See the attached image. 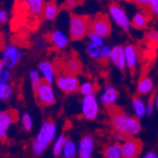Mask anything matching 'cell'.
<instances>
[{
	"label": "cell",
	"mask_w": 158,
	"mask_h": 158,
	"mask_svg": "<svg viewBox=\"0 0 158 158\" xmlns=\"http://www.w3.org/2000/svg\"><path fill=\"white\" fill-rule=\"evenodd\" d=\"M66 139L67 138H66L65 135L64 134H62V135H60L58 137H57L54 140V144H53V148H52V152H53V154H54L55 157H58V156L62 155Z\"/></svg>",
	"instance_id": "obj_25"
},
{
	"label": "cell",
	"mask_w": 158,
	"mask_h": 158,
	"mask_svg": "<svg viewBox=\"0 0 158 158\" xmlns=\"http://www.w3.org/2000/svg\"><path fill=\"white\" fill-rule=\"evenodd\" d=\"M62 155L63 158H77L78 145H76V143L72 139H66Z\"/></svg>",
	"instance_id": "obj_23"
},
{
	"label": "cell",
	"mask_w": 158,
	"mask_h": 158,
	"mask_svg": "<svg viewBox=\"0 0 158 158\" xmlns=\"http://www.w3.org/2000/svg\"><path fill=\"white\" fill-rule=\"evenodd\" d=\"M112 48L108 45H103L100 48V58L99 60L102 61H107L110 59V55H111Z\"/></svg>",
	"instance_id": "obj_34"
},
{
	"label": "cell",
	"mask_w": 158,
	"mask_h": 158,
	"mask_svg": "<svg viewBox=\"0 0 158 158\" xmlns=\"http://www.w3.org/2000/svg\"><path fill=\"white\" fill-rule=\"evenodd\" d=\"M148 16L144 11L135 12L131 19V27L135 30H144L148 26Z\"/></svg>",
	"instance_id": "obj_21"
},
{
	"label": "cell",
	"mask_w": 158,
	"mask_h": 158,
	"mask_svg": "<svg viewBox=\"0 0 158 158\" xmlns=\"http://www.w3.org/2000/svg\"><path fill=\"white\" fill-rule=\"evenodd\" d=\"M96 148V139L92 135L82 136L78 144L79 158H93Z\"/></svg>",
	"instance_id": "obj_11"
},
{
	"label": "cell",
	"mask_w": 158,
	"mask_h": 158,
	"mask_svg": "<svg viewBox=\"0 0 158 158\" xmlns=\"http://www.w3.org/2000/svg\"><path fill=\"white\" fill-rule=\"evenodd\" d=\"M109 60L114 67H117L119 71H121V72H124L125 69L127 68L124 47L114 46V48H112V51H111Z\"/></svg>",
	"instance_id": "obj_14"
},
{
	"label": "cell",
	"mask_w": 158,
	"mask_h": 158,
	"mask_svg": "<svg viewBox=\"0 0 158 158\" xmlns=\"http://www.w3.org/2000/svg\"><path fill=\"white\" fill-rule=\"evenodd\" d=\"M85 51L91 59L99 60V58H100V48L96 47V46L90 44V43H88L87 46H86Z\"/></svg>",
	"instance_id": "obj_30"
},
{
	"label": "cell",
	"mask_w": 158,
	"mask_h": 158,
	"mask_svg": "<svg viewBox=\"0 0 158 158\" xmlns=\"http://www.w3.org/2000/svg\"><path fill=\"white\" fill-rule=\"evenodd\" d=\"M88 39H89V43L96 47H98V48H102L104 44V38H102V36H99L94 32H91L88 34Z\"/></svg>",
	"instance_id": "obj_32"
},
{
	"label": "cell",
	"mask_w": 158,
	"mask_h": 158,
	"mask_svg": "<svg viewBox=\"0 0 158 158\" xmlns=\"http://www.w3.org/2000/svg\"><path fill=\"white\" fill-rule=\"evenodd\" d=\"M132 109L135 114V117L138 119L143 118L147 116V105L146 102L139 96H135L131 102Z\"/></svg>",
	"instance_id": "obj_18"
},
{
	"label": "cell",
	"mask_w": 158,
	"mask_h": 158,
	"mask_svg": "<svg viewBox=\"0 0 158 158\" xmlns=\"http://www.w3.org/2000/svg\"><path fill=\"white\" fill-rule=\"evenodd\" d=\"M149 9L154 16L158 17V0H151Z\"/></svg>",
	"instance_id": "obj_37"
},
{
	"label": "cell",
	"mask_w": 158,
	"mask_h": 158,
	"mask_svg": "<svg viewBox=\"0 0 158 158\" xmlns=\"http://www.w3.org/2000/svg\"><path fill=\"white\" fill-rule=\"evenodd\" d=\"M30 80H31V87L33 89L34 92L37 91V89L39 88V86L41 85V83L43 82L42 77L39 73L38 70H31L30 72Z\"/></svg>",
	"instance_id": "obj_28"
},
{
	"label": "cell",
	"mask_w": 158,
	"mask_h": 158,
	"mask_svg": "<svg viewBox=\"0 0 158 158\" xmlns=\"http://www.w3.org/2000/svg\"><path fill=\"white\" fill-rule=\"evenodd\" d=\"M147 105V116H152L153 114V111L155 109V104H154V96L152 95L151 98H149L148 102L146 103Z\"/></svg>",
	"instance_id": "obj_36"
},
{
	"label": "cell",
	"mask_w": 158,
	"mask_h": 158,
	"mask_svg": "<svg viewBox=\"0 0 158 158\" xmlns=\"http://www.w3.org/2000/svg\"><path fill=\"white\" fill-rule=\"evenodd\" d=\"M91 19L85 15L71 13L69 18V38L72 41H81L90 33Z\"/></svg>",
	"instance_id": "obj_3"
},
{
	"label": "cell",
	"mask_w": 158,
	"mask_h": 158,
	"mask_svg": "<svg viewBox=\"0 0 158 158\" xmlns=\"http://www.w3.org/2000/svg\"><path fill=\"white\" fill-rule=\"evenodd\" d=\"M21 123L22 126L24 128V130L27 132H30L32 130V127H33V121H32V118L31 116L28 113H24L22 114V118H21Z\"/></svg>",
	"instance_id": "obj_31"
},
{
	"label": "cell",
	"mask_w": 158,
	"mask_h": 158,
	"mask_svg": "<svg viewBox=\"0 0 158 158\" xmlns=\"http://www.w3.org/2000/svg\"><path fill=\"white\" fill-rule=\"evenodd\" d=\"M95 84L92 81H84L80 85L79 92L83 96V97H87L91 95H95Z\"/></svg>",
	"instance_id": "obj_27"
},
{
	"label": "cell",
	"mask_w": 158,
	"mask_h": 158,
	"mask_svg": "<svg viewBox=\"0 0 158 158\" xmlns=\"http://www.w3.org/2000/svg\"><path fill=\"white\" fill-rule=\"evenodd\" d=\"M81 111L82 117L87 120H95L99 113V102L96 95L83 97L81 103Z\"/></svg>",
	"instance_id": "obj_7"
},
{
	"label": "cell",
	"mask_w": 158,
	"mask_h": 158,
	"mask_svg": "<svg viewBox=\"0 0 158 158\" xmlns=\"http://www.w3.org/2000/svg\"><path fill=\"white\" fill-rule=\"evenodd\" d=\"M119 94L117 88L113 85H106L105 88L103 89V92L100 95L99 100L104 107L108 109L114 108L116 105L118 99Z\"/></svg>",
	"instance_id": "obj_13"
},
{
	"label": "cell",
	"mask_w": 158,
	"mask_h": 158,
	"mask_svg": "<svg viewBox=\"0 0 158 158\" xmlns=\"http://www.w3.org/2000/svg\"><path fill=\"white\" fill-rule=\"evenodd\" d=\"M154 104H155V109L158 110V94L154 96Z\"/></svg>",
	"instance_id": "obj_43"
},
{
	"label": "cell",
	"mask_w": 158,
	"mask_h": 158,
	"mask_svg": "<svg viewBox=\"0 0 158 158\" xmlns=\"http://www.w3.org/2000/svg\"><path fill=\"white\" fill-rule=\"evenodd\" d=\"M8 20H9V13L7 12V10L0 9V25L7 23Z\"/></svg>",
	"instance_id": "obj_38"
},
{
	"label": "cell",
	"mask_w": 158,
	"mask_h": 158,
	"mask_svg": "<svg viewBox=\"0 0 158 158\" xmlns=\"http://www.w3.org/2000/svg\"><path fill=\"white\" fill-rule=\"evenodd\" d=\"M38 71L43 81L53 84L56 81V72L53 64L48 61H43L38 64Z\"/></svg>",
	"instance_id": "obj_16"
},
{
	"label": "cell",
	"mask_w": 158,
	"mask_h": 158,
	"mask_svg": "<svg viewBox=\"0 0 158 158\" xmlns=\"http://www.w3.org/2000/svg\"><path fill=\"white\" fill-rule=\"evenodd\" d=\"M45 45H46V42H45L44 39H42V38L37 39V46H38L39 48H44Z\"/></svg>",
	"instance_id": "obj_42"
},
{
	"label": "cell",
	"mask_w": 158,
	"mask_h": 158,
	"mask_svg": "<svg viewBox=\"0 0 158 158\" xmlns=\"http://www.w3.org/2000/svg\"><path fill=\"white\" fill-rule=\"evenodd\" d=\"M110 121L116 133L122 135L125 138L135 137L140 134L142 125L138 118L132 117L121 110L110 109Z\"/></svg>",
	"instance_id": "obj_1"
},
{
	"label": "cell",
	"mask_w": 158,
	"mask_h": 158,
	"mask_svg": "<svg viewBox=\"0 0 158 158\" xmlns=\"http://www.w3.org/2000/svg\"><path fill=\"white\" fill-rule=\"evenodd\" d=\"M57 127L53 120H47L42 124L38 135L32 141V152L35 156H40L45 152L52 141L56 139Z\"/></svg>",
	"instance_id": "obj_2"
},
{
	"label": "cell",
	"mask_w": 158,
	"mask_h": 158,
	"mask_svg": "<svg viewBox=\"0 0 158 158\" xmlns=\"http://www.w3.org/2000/svg\"><path fill=\"white\" fill-rule=\"evenodd\" d=\"M35 94L38 102L45 106H51L56 102V96L52 84L43 81Z\"/></svg>",
	"instance_id": "obj_10"
},
{
	"label": "cell",
	"mask_w": 158,
	"mask_h": 158,
	"mask_svg": "<svg viewBox=\"0 0 158 158\" xmlns=\"http://www.w3.org/2000/svg\"><path fill=\"white\" fill-rule=\"evenodd\" d=\"M108 13L110 18L123 31L128 32L131 28V20L128 18L124 9L117 2H112L108 6Z\"/></svg>",
	"instance_id": "obj_5"
},
{
	"label": "cell",
	"mask_w": 158,
	"mask_h": 158,
	"mask_svg": "<svg viewBox=\"0 0 158 158\" xmlns=\"http://www.w3.org/2000/svg\"><path fill=\"white\" fill-rule=\"evenodd\" d=\"M124 52L127 68L130 70L132 75H134L138 64V51L134 45L128 44L124 47Z\"/></svg>",
	"instance_id": "obj_15"
},
{
	"label": "cell",
	"mask_w": 158,
	"mask_h": 158,
	"mask_svg": "<svg viewBox=\"0 0 158 158\" xmlns=\"http://www.w3.org/2000/svg\"><path fill=\"white\" fill-rule=\"evenodd\" d=\"M142 158H158V153L155 151H151L147 152Z\"/></svg>",
	"instance_id": "obj_41"
},
{
	"label": "cell",
	"mask_w": 158,
	"mask_h": 158,
	"mask_svg": "<svg viewBox=\"0 0 158 158\" xmlns=\"http://www.w3.org/2000/svg\"><path fill=\"white\" fill-rule=\"evenodd\" d=\"M50 43L57 49H64L69 42V36H67L63 31L55 30L49 35Z\"/></svg>",
	"instance_id": "obj_17"
},
{
	"label": "cell",
	"mask_w": 158,
	"mask_h": 158,
	"mask_svg": "<svg viewBox=\"0 0 158 158\" xmlns=\"http://www.w3.org/2000/svg\"><path fill=\"white\" fill-rule=\"evenodd\" d=\"M90 31L94 32L102 38L108 37L112 32V26L109 17L104 13H98L97 15L91 19Z\"/></svg>",
	"instance_id": "obj_6"
},
{
	"label": "cell",
	"mask_w": 158,
	"mask_h": 158,
	"mask_svg": "<svg viewBox=\"0 0 158 158\" xmlns=\"http://www.w3.org/2000/svg\"><path fill=\"white\" fill-rule=\"evenodd\" d=\"M55 82H56L57 87L66 95L73 94L79 91L80 85H81L80 81L77 78V76L66 74V73L57 76Z\"/></svg>",
	"instance_id": "obj_8"
},
{
	"label": "cell",
	"mask_w": 158,
	"mask_h": 158,
	"mask_svg": "<svg viewBox=\"0 0 158 158\" xmlns=\"http://www.w3.org/2000/svg\"><path fill=\"white\" fill-rule=\"evenodd\" d=\"M145 40L151 45H154L158 47V31L154 30H151L145 33Z\"/></svg>",
	"instance_id": "obj_33"
},
{
	"label": "cell",
	"mask_w": 158,
	"mask_h": 158,
	"mask_svg": "<svg viewBox=\"0 0 158 158\" xmlns=\"http://www.w3.org/2000/svg\"><path fill=\"white\" fill-rule=\"evenodd\" d=\"M59 14V6L55 1L46 2L42 16L46 20H54Z\"/></svg>",
	"instance_id": "obj_22"
},
{
	"label": "cell",
	"mask_w": 158,
	"mask_h": 158,
	"mask_svg": "<svg viewBox=\"0 0 158 158\" xmlns=\"http://www.w3.org/2000/svg\"><path fill=\"white\" fill-rule=\"evenodd\" d=\"M10 78H11V73L10 70L6 68L0 70V82L9 83V81H10Z\"/></svg>",
	"instance_id": "obj_35"
},
{
	"label": "cell",
	"mask_w": 158,
	"mask_h": 158,
	"mask_svg": "<svg viewBox=\"0 0 158 158\" xmlns=\"http://www.w3.org/2000/svg\"><path fill=\"white\" fill-rule=\"evenodd\" d=\"M154 89V82L149 77H142L136 85V92L140 96H148Z\"/></svg>",
	"instance_id": "obj_20"
},
{
	"label": "cell",
	"mask_w": 158,
	"mask_h": 158,
	"mask_svg": "<svg viewBox=\"0 0 158 158\" xmlns=\"http://www.w3.org/2000/svg\"><path fill=\"white\" fill-rule=\"evenodd\" d=\"M3 68H4V66H3V64H2V61H1V59H0V70L3 69Z\"/></svg>",
	"instance_id": "obj_44"
},
{
	"label": "cell",
	"mask_w": 158,
	"mask_h": 158,
	"mask_svg": "<svg viewBox=\"0 0 158 158\" xmlns=\"http://www.w3.org/2000/svg\"><path fill=\"white\" fill-rule=\"evenodd\" d=\"M27 12L33 16H40L43 13L46 2L44 0H27L23 2Z\"/></svg>",
	"instance_id": "obj_19"
},
{
	"label": "cell",
	"mask_w": 158,
	"mask_h": 158,
	"mask_svg": "<svg viewBox=\"0 0 158 158\" xmlns=\"http://www.w3.org/2000/svg\"><path fill=\"white\" fill-rule=\"evenodd\" d=\"M23 56L22 49L14 44H8L2 50L1 53V61L4 68L8 70H12L16 67L19 64Z\"/></svg>",
	"instance_id": "obj_4"
},
{
	"label": "cell",
	"mask_w": 158,
	"mask_h": 158,
	"mask_svg": "<svg viewBox=\"0 0 158 158\" xmlns=\"http://www.w3.org/2000/svg\"><path fill=\"white\" fill-rule=\"evenodd\" d=\"M81 64L80 61H78L76 59L70 60L65 66V73L76 76L81 71Z\"/></svg>",
	"instance_id": "obj_26"
},
{
	"label": "cell",
	"mask_w": 158,
	"mask_h": 158,
	"mask_svg": "<svg viewBox=\"0 0 158 158\" xmlns=\"http://www.w3.org/2000/svg\"><path fill=\"white\" fill-rule=\"evenodd\" d=\"M12 95V86L10 83L0 82V100H8Z\"/></svg>",
	"instance_id": "obj_29"
},
{
	"label": "cell",
	"mask_w": 158,
	"mask_h": 158,
	"mask_svg": "<svg viewBox=\"0 0 158 158\" xmlns=\"http://www.w3.org/2000/svg\"><path fill=\"white\" fill-rule=\"evenodd\" d=\"M120 145L123 158H138L142 149V144L138 139L135 137L125 138Z\"/></svg>",
	"instance_id": "obj_12"
},
{
	"label": "cell",
	"mask_w": 158,
	"mask_h": 158,
	"mask_svg": "<svg viewBox=\"0 0 158 158\" xmlns=\"http://www.w3.org/2000/svg\"><path fill=\"white\" fill-rule=\"evenodd\" d=\"M81 2H78V1H73V0H68L64 3V6L66 9L68 10H71V9H74L75 7H77L78 4H80Z\"/></svg>",
	"instance_id": "obj_39"
},
{
	"label": "cell",
	"mask_w": 158,
	"mask_h": 158,
	"mask_svg": "<svg viewBox=\"0 0 158 158\" xmlns=\"http://www.w3.org/2000/svg\"><path fill=\"white\" fill-rule=\"evenodd\" d=\"M17 120V112L14 110H0V140L8 138L10 127Z\"/></svg>",
	"instance_id": "obj_9"
},
{
	"label": "cell",
	"mask_w": 158,
	"mask_h": 158,
	"mask_svg": "<svg viewBox=\"0 0 158 158\" xmlns=\"http://www.w3.org/2000/svg\"><path fill=\"white\" fill-rule=\"evenodd\" d=\"M124 139H125V137H124L122 135H120V134H118V133H116V132H114V142L121 144V143L124 141Z\"/></svg>",
	"instance_id": "obj_40"
},
{
	"label": "cell",
	"mask_w": 158,
	"mask_h": 158,
	"mask_svg": "<svg viewBox=\"0 0 158 158\" xmlns=\"http://www.w3.org/2000/svg\"><path fill=\"white\" fill-rule=\"evenodd\" d=\"M104 158H123L121 145L119 143H112L104 150Z\"/></svg>",
	"instance_id": "obj_24"
}]
</instances>
